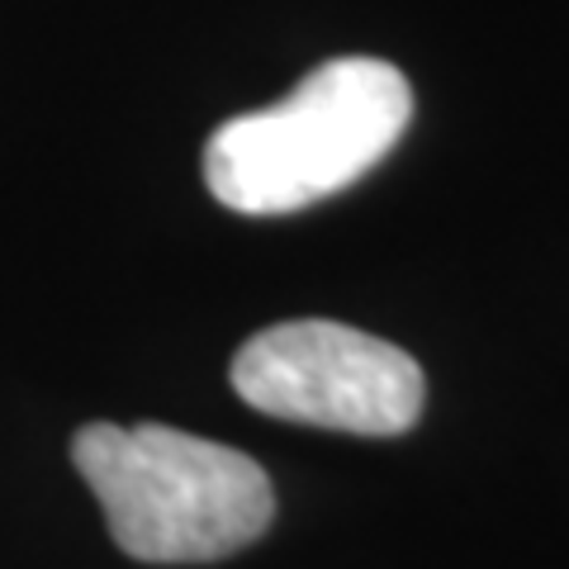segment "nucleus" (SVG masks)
Listing matches in <instances>:
<instances>
[{"label": "nucleus", "mask_w": 569, "mask_h": 569, "mask_svg": "<svg viewBox=\"0 0 569 569\" xmlns=\"http://www.w3.org/2000/svg\"><path fill=\"white\" fill-rule=\"evenodd\" d=\"M71 466L100 498L110 537L142 565H209L252 546L276 518V489L252 456L162 422H91Z\"/></svg>", "instance_id": "f03ea898"}, {"label": "nucleus", "mask_w": 569, "mask_h": 569, "mask_svg": "<svg viewBox=\"0 0 569 569\" xmlns=\"http://www.w3.org/2000/svg\"><path fill=\"white\" fill-rule=\"evenodd\" d=\"M413 119L403 71L332 58L284 100L228 119L204 148V181L233 213H295L385 162Z\"/></svg>", "instance_id": "f257e3e1"}, {"label": "nucleus", "mask_w": 569, "mask_h": 569, "mask_svg": "<svg viewBox=\"0 0 569 569\" xmlns=\"http://www.w3.org/2000/svg\"><path fill=\"white\" fill-rule=\"evenodd\" d=\"M233 389L266 418L356 437H399L422 418L427 380L403 347L361 328L299 318L233 356Z\"/></svg>", "instance_id": "7ed1b4c3"}]
</instances>
